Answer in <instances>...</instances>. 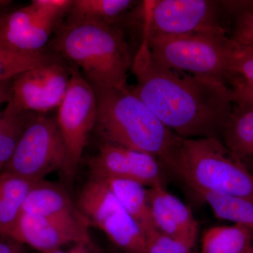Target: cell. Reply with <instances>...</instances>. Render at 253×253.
<instances>
[{"instance_id":"obj_29","label":"cell","mask_w":253,"mask_h":253,"mask_svg":"<svg viewBox=\"0 0 253 253\" xmlns=\"http://www.w3.org/2000/svg\"><path fill=\"white\" fill-rule=\"evenodd\" d=\"M46 253H104L99 246L93 242L92 240L87 241H82L73 244V247L63 251L62 249L55 250L51 252Z\"/></svg>"},{"instance_id":"obj_15","label":"cell","mask_w":253,"mask_h":253,"mask_svg":"<svg viewBox=\"0 0 253 253\" xmlns=\"http://www.w3.org/2000/svg\"><path fill=\"white\" fill-rule=\"evenodd\" d=\"M22 213L42 217L83 214L64 188L44 179L37 181L30 191Z\"/></svg>"},{"instance_id":"obj_36","label":"cell","mask_w":253,"mask_h":253,"mask_svg":"<svg viewBox=\"0 0 253 253\" xmlns=\"http://www.w3.org/2000/svg\"><path fill=\"white\" fill-rule=\"evenodd\" d=\"M252 11H253V9Z\"/></svg>"},{"instance_id":"obj_2","label":"cell","mask_w":253,"mask_h":253,"mask_svg":"<svg viewBox=\"0 0 253 253\" xmlns=\"http://www.w3.org/2000/svg\"><path fill=\"white\" fill-rule=\"evenodd\" d=\"M93 89L96 99L94 129L102 143L151 155L167 171L182 138L165 126L129 86Z\"/></svg>"},{"instance_id":"obj_23","label":"cell","mask_w":253,"mask_h":253,"mask_svg":"<svg viewBox=\"0 0 253 253\" xmlns=\"http://www.w3.org/2000/svg\"><path fill=\"white\" fill-rule=\"evenodd\" d=\"M146 253H193L197 239L174 238L156 229L146 235Z\"/></svg>"},{"instance_id":"obj_21","label":"cell","mask_w":253,"mask_h":253,"mask_svg":"<svg viewBox=\"0 0 253 253\" xmlns=\"http://www.w3.org/2000/svg\"><path fill=\"white\" fill-rule=\"evenodd\" d=\"M195 194L212 209L219 219L232 221L253 230V203L241 198L197 190Z\"/></svg>"},{"instance_id":"obj_25","label":"cell","mask_w":253,"mask_h":253,"mask_svg":"<svg viewBox=\"0 0 253 253\" xmlns=\"http://www.w3.org/2000/svg\"><path fill=\"white\" fill-rule=\"evenodd\" d=\"M230 72L233 76H241L245 81L253 84V46L240 45L234 42Z\"/></svg>"},{"instance_id":"obj_27","label":"cell","mask_w":253,"mask_h":253,"mask_svg":"<svg viewBox=\"0 0 253 253\" xmlns=\"http://www.w3.org/2000/svg\"><path fill=\"white\" fill-rule=\"evenodd\" d=\"M231 82L233 86L230 89L233 103L253 107V84L241 78H234Z\"/></svg>"},{"instance_id":"obj_31","label":"cell","mask_w":253,"mask_h":253,"mask_svg":"<svg viewBox=\"0 0 253 253\" xmlns=\"http://www.w3.org/2000/svg\"><path fill=\"white\" fill-rule=\"evenodd\" d=\"M6 119V113L4 109L3 111H0V137H1V133H2L3 129H4Z\"/></svg>"},{"instance_id":"obj_8","label":"cell","mask_w":253,"mask_h":253,"mask_svg":"<svg viewBox=\"0 0 253 253\" xmlns=\"http://www.w3.org/2000/svg\"><path fill=\"white\" fill-rule=\"evenodd\" d=\"M76 205L89 225L102 231L123 252L146 253L144 232L102 181L90 177Z\"/></svg>"},{"instance_id":"obj_19","label":"cell","mask_w":253,"mask_h":253,"mask_svg":"<svg viewBox=\"0 0 253 253\" xmlns=\"http://www.w3.org/2000/svg\"><path fill=\"white\" fill-rule=\"evenodd\" d=\"M253 242V230L246 226H214L205 231L201 253H241Z\"/></svg>"},{"instance_id":"obj_11","label":"cell","mask_w":253,"mask_h":253,"mask_svg":"<svg viewBox=\"0 0 253 253\" xmlns=\"http://www.w3.org/2000/svg\"><path fill=\"white\" fill-rule=\"evenodd\" d=\"M89 226L83 214L42 217L21 213L14 230L8 236L41 253H46L66 245L90 241Z\"/></svg>"},{"instance_id":"obj_14","label":"cell","mask_w":253,"mask_h":253,"mask_svg":"<svg viewBox=\"0 0 253 253\" xmlns=\"http://www.w3.org/2000/svg\"><path fill=\"white\" fill-rule=\"evenodd\" d=\"M147 194L151 219L156 230L171 237L197 239L199 223L192 211L169 193L165 184L148 188Z\"/></svg>"},{"instance_id":"obj_32","label":"cell","mask_w":253,"mask_h":253,"mask_svg":"<svg viewBox=\"0 0 253 253\" xmlns=\"http://www.w3.org/2000/svg\"><path fill=\"white\" fill-rule=\"evenodd\" d=\"M9 2L10 1H0V19L7 13L6 11V7L8 4H9Z\"/></svg>"},{"instance_id":"obj_26","label":"cell","mask_w":253,"mask_h":253,"mask_svg":"<svg viewBox=\"0 0 253 253\" xmlns=\"http://www.w3.org/2000/svg\"><path fill=\"white\" fill-rule=\"evenodd\" d=\"M231 39L240 45L253 46V11H246L240 15Z\"/></svg>"},{"instance_id":"obj_10","label":"cell","mask_w":253,"mask_h":253,"mask_svg":"<svg viewBox=\"0 0 253 253\" xmlns=\"http://www.w3.org/2000/svg\"><path fill=\"white\" fill-rule=\"evenodd\" d=\"M70 78L71 70L59 56L16 76L12 81L11 101L23 111L44 114L59 107Z\"/></svg>"},{"instance_id":"obj_5","label":"cell","mask_w":253,"mask_h":253,"mask_svg":"<svg viewBox=\"0 0 253 253\" xmlns=\"http://www.w3.org/2000/svg\"><path fill=\"white\" fill-rule=\"evenodd\" d=\"M144 38L153 57L168 68L224 84L232 81L234 42L224 28L181 36L149 37L144 33Z\"/></svg>"},{"instance_id":"obj_18","label":"cell","mask_w":253,"mask_h":253,"mask_svg":"<svg viewBox=\"0 0 253 253\" xmlns=\"http://www.w3.org/2000/svg\"><path fill=\"white\" fill-rule=\"evenodd\" d=\"M234 104L221 136L224 146L243 162L253 158V107Z\"/></svg>"},{"instance_id":"obj_20","label":"cell","mask_w":253,"mask_h":253,"mask_svg":"<svg viewBox=\"0 0 253 253\" xmlns=\"http://www.w3.org/2000/svg\"><path fill=\"white\" fill-rule=\"evenodd\" d=\"M134 4L131 0H73L66 23L90 21L113 24Z\"/></svg>"},{"instance_id":"obj_4","label":"cell","mask_w":253,"mask_h":253,"mask_svg":"<svg viewBox=\"0 0 253 253\" xmlns=\"http://www.w3.org/2000/svg\"><path fill=\"white\" fill-rule=\"evenodd\" d=\"M167 172L193 191H211L253 203V173L218 138H182Z\"/></svg>"},{"instance_id":"obj_22","label":"cell","mask_w":253,"mask_h":253,"mask_svg":"<svg viewBox=\"0 0 253 253\" xmlns=\"http://www.w3.org/2000/svg\"><path fill=\"white\" fill-rule=\"evenodd\" d=\"M59 57L46 51L23 54L0 48V81H10L31 68Z\"/></svg>"},{"instance_id":"obj_16","label":"cell","mask_w":253,"mask_h":253,"mask_svg":"<svg viewBox=\"0 0 253 253\" xmlns=\"http://www.w3.org/2000/svg\"><path fill=\"white\" fill-rule=\"evenodd\" d=\"M37 181L8 171L0 173V236H8L14 230L25 200Z\"/></svg>"},{"instance_id":"obj_28","label":"cell","mask_w":253,"mask_h":253,"mask_svg":"<svg viewBox=\"0 0 253 253\" xmlns=\"http://www.w3.org/2000/svg\"><path fill=\"white\" fill-rule=\"evenodd\" d=\"M0 253H28L27 246L6 236H0Z\"/></svg>"},{"instance_id":"obj_33","label":"cell","mask_w":253,"mask_h":253,"mask_svg":"<svg viewBox=\"0 0 253 253\" xmlns=\"http://www.w3.org/2000/svg\"><path fill=\"white\" fill-rule=\"evenodd\" d=\"M245 166L247 167L248 169L251 171L253 174V158L252 159L247 160V161H243Z\"/></svg>"},{"instance_id":"obj_17","label":"cell","mask_w":253,"mask_h":253,"mask_svg":"<svg viewBox=\"0 0 253 253\" xmlns=\"http://www.w3.org/2000/svg\"><path fill=\"white\" fill-rule=\"evenodd\" d=\"M98 179L106 184L140 227L145 236L150 231L156 229L150 212L147 189L144 186L136 181L120 178Z\"/></svg>"},{"instance_id":"obj_9","label":"cell","mask_w":253,"mask_h":253,"mask_svg":"<svg viewBox=\"0 0 253 253\" xmlns=\"http://www.w3.org/2000/svg\"><path fill=\"white\" fill-rule=\"evenodd\" d=\"M144 33L149 37L181 36L224 28L216 1L158 0L146 1Z\"/></svg>"},{"instance_id":"obj_1","label":"cell","mask_w":253,"mask_h":253,"mask_svg":"<svg viewBox=\"0 0 253 253\" xmlns=\"http://www.w3.org/2000/svg\"><path fill=\"white\" fill-rule=\"evenodd\" d=\"M131 70L136 79L131 91L176 135L219 139L234 104L226 84L164 66L153 57L145 38Z\"/></svg>"},{"instance_id":"obj_6","label":"cell","mask_w":253,"mask_h":253,"mask_svg":"<svg viewBox=\"0 0 253 253\" xmlns=\"http://www.w3.org/2000/svg\"><path fill=\"white\" fill-rule=\"evenodd\" d=\"M70 70L69 86L58 108L56 120L66 151L61 172L66 180L72 181L77 174L88 137L96 125V99L92 86L77 66L73 65Z\"/></svg>"},{"instance_id":"obj_12","label":"cell","mask_w":253,"mask_h":253,"mask_svg":"<svg viewBox=\"0 0 253 253\" xmlns=\"http://www.w3.org/2000/svg\"><path fill=\"white\" fill-rule=\"evenodd\" d=\"M90 177L120 178L152 187L165 184L164 172L157 158L118 145L102 143L88 162Z\"/></svg>"},{"instance_id":"obj_30","label":"cell","mask_w":253,"mask_h":253,"mask_svg":"<svg viewBox=\"0 0 253 253\" xmlns=\"http://www.w3.org/2000/svg\"><path fill=\"white\" fill-rule=\"evenodd\" d=\"M12 81H0V105L8 104L12 100Z\"/></svg>"},{"instance_id":"obj_13","label":"cell","mask_w":253,"mask_h":253,"mask_svg":"<svg viewBox=\"0 0 253 253\" xmlns=\"http://www.w3.org/2000/svg\"><path fill=\"white\" fill-rule=\"evenodd\" d=\"M54 28L39 19L30 5L0 19V48L23 54L44 51Z\"/></svg>"},{"instance_id":"obj_7","label":"cell","mask_w":253,"mask_h":253,"mask_svg":"<svg viewBox=\"0 0 253 253\" xmlns=\"http://www.w3.org/2000/svg\"><path fill=\"white\" fill-rule=\"evenodd\" d=\"M65 161L66 151L56 118L31 113L14 154L2 171L42 180L50 173L62 171Z\"/></svg>"},{"instance_id":"obj_3","label":"cell","mask_w":253,"mask_h":253,"mask_svg":"<svg viewBox=\"0 0 253 253\" xmlns=\"http://www.w3.org/2000/svg\"><path fill=\"white\" fill-rule=\"evenodd\" d=\"M93 88H126L133 59L122 30L98 21L66 23L50 43Z\"/></svg>"},{"instance_id":"obj_35","label":"cell","mask_w":253,"mask_h":253,"mask_svg":"<svg viewBox=\"0 0 253 253\" xmlns=\"http://www.w3.org/2000/svg\"><path fill=\"white\" fill-rule=\"evenodd\" d=\"M126 253V252H123V251H122V253Z\"/></svg>"},{"instance_id":"obj_34","label":"cell","mask_w":253,"mask_h":253,"mask_svg":"<svg viewBox=\"0 0 253 253\" xmlns=\"http://www.w3.org/2000/svg\"><path fill=\"white\" fill-rule=\"evenodd\" d=\"M241 253H253V244L251 245L247 249L244 250Z\"/></svg>"},{"instance_id":"obj_24","label":"cell","mask_w":253,"mask_h":253,"mask_svg":"<svg viewBox=\"0 0 253 253\" xmlns=\"http://www.w3.org/2000/svg\"><path fill=\"white\" fill-rule=\"evenodd\" d=\"M73 2V0H33L30 6L41 21L55 28L68 14Z\"/></svg>"}]
</instances>
